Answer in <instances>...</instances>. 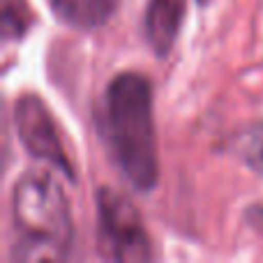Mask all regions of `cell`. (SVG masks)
<instances>
[{"instance_id": "obj_7", "label": "cell", "mask_w": 263, "mask_h": 263, "mask_svg": "<svg viewBox=\"0 0 263 263\" xmlns=\"http://www.w3.org/2000/svg\"><path fill=\"white\" fill-rule=\"evenodd\" d=\"M3 3V40H16L30 28V7L28 0H0Z\"/></svg>"}, {"instance_id": "obj_2", "label": "cell", "mask_w": 263, "mask_h": 263, "mask_svg": "<svg viewBox=\"0 0 263 263\" xmlns=\"http://www.w3.org/2000/svg\"><path fill=\"white\" fill-rule=\"evenodd\" d=\"M12 224L14 261H60L69 254L74 238L69 201L49 173L28 171L16 180Z\"/></svg>"}, {"instance_id": "obj_1", "label": "cell", "mask_w": 263, "mask_h": 263, "mask_svg": "<svg viewBox=\"0 0 263 263\" xmlns=\"http://www.w3.org/2000/svg\"><path fill=\"white\" fill-rule=\"evenodd\" d=\"M104 125L109 148L125 180L134 190L150 192L157 185L159 159L153 86L143 74L123 72L106 86Z\"/></svg>"}, {"instance_id": "obj_8", "label": "cell", "mask_w": 263, "mask_h": 263, "mask_svg": "<svg viewBox=\"0 0 263 263\" xmlns=\"http://www.w3.org/2000/svg\"><path fill=\"white\" fill-rule=\"evenodd\" d=\"M238 153L254 171L263 173V120L252 123L238 136Z\"/></svg>"}, {"instance_id": "obj_9", "label": "cell", "mask_w": 263, "mask_h": 263, "mask_svg": "<svg viewBox=\"0 0 263 263\" xmlns=\"http://www.w3.org/2000/svg\"><path fill=\"white\" fill-rule=\"evenodd\" d=\"M199 3H205V0H199Z\"/></svg>"}, {"instance_id": "obj_5", "label": "cell", "mask_w": 263, "mask_h": 263, "mask_svg": "<svg viewBox=\"0 0 263 263\" xmlns=\"http://www.w3.org/2000/svg\"><path fill=\"white\" fill-rule=\"evenodd\" d=\"M187 0H150L145 9V40L150 49L164 58L176 44L185 16Z\"/></svg>"}, {"instance_id": "obj_6", "label": "cell", "mask_w": 263, "mask_h": 263, "mask_svg": "<svg viewBox=\"0 0 263 263\" xmlns=\"http://www.w3.org/2000/svg\"><path fill=\"white\" fill-rule=\"evenodd\" d=\"M53 14L69 28L92 30L109 21L123 0H49Z\"/></svg>"}, {"instance_id": "obj_4", "label": "cell", "mask_w": 263, "mask_h": 263, "mask_svg": "<svg viewBox=\"0 0 263 263\" xmlns=\"http://www.w3.org/2000/svg\"><path fill=\"white\" fill-rule=\"evenodd\" d=\"M14 123L18 129L23 148L37 157L40 162L53 166L65 178L74 180V166L67 157V150L58 134L55 120L51 116L49 106L37 95H23L14 104Z\"/></svg>"}, {"instance_id": "obj_3", "label": "cell", "mask_w": 263, "mask_h": 263, "mask_svg": "<svg viewBox=\"0 0 263 263\" xmlns=\"http://www.w3.org/2000/svg\"><path fill=\"white\" fill-rule=\"evenodd\" d=\"M97 250L109 261H148L153 256L139 210L109 187L97 192Z\"/></svg>"}]
</instances>
